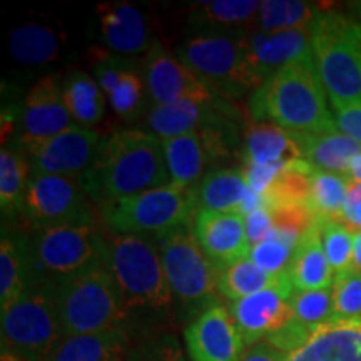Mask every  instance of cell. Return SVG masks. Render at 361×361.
<instances>
[{
	"label": "cell",
	"instance_id": "1",
	"mask_svg": "<svg viewBox=\"0 0 361 361\" xmlns=\"http://www.w3.org/2000/svg\"><path fill=\"white\" fill-rule=\"evenodd\" d=\"M78 183L99 207L166 186L171 178L161 139L139 129L117 130L102 139L92 164L79 176Z\"/></svg>",
	"mask_w": 361,
	"mask_h": 361
},
{
	"label": "cell",
	"instance_id": "2",
	"mask_svg": "<svg viewBox=\"0 0 361 361\" xmlns=\"http://www.w3.org/2000/svg\"><path fill=\"white\" fill-rule=\"evenodd\" d=\"M328 99L314 57L305 59L281 67L252 92L250 116L255 123H273L296 134L336 133Z\"/></svg>",
	"mask_w": 361,
	"mask_h": 361
},
{
	"label": "cell",
	"instance_id": "3",
	"mask_svg": "<svg viewBox=\"0 0 361 361\" xmlns=\"http://www.w3.org/2000/svg\"><path fill=\"white\" fill-rule=\"evenodd\" d=\"M308 30L316 69L333 109L361 106V20L322 11Z\"/></svg>",
	"mask_w": 361,
	"mask_h": 361
},
{
	"label": "cell",
	"instance_id": "4",
	"mask_svg": "<svg viewBox=\"0 0 361 361\" xmlns=\"http://www.w3.org/2000/svg\"><path fill=\"white\" fill-rule=\"evenodd\" d=\"M52 288L64 336L117 329L128 316L119 288L101 259L56 279Z\"/></svg>",
	"mask_w": 361,
	"mask_h": 361
},
{
	"label": "cell",
	"instance_id": "5",
	"mask_svg": "<svg viewBox=\"0 0 361 361\" xmlns=\"http://www.w3.org/2000/svg\"><path fill=\"white\" fill-rule=\"evenodd\" d=\"M176 57L213 92L239 97L263 85L252 67L246 29L194 32L176 49Z\"/></svg>",
	"mask_w": 361,
	"mask_h": 361
},
{
	"label": "cell",
	"instance_id": "6",
	"mask_svg": "<svg viewBox=\"0 0 361 361\" xmlns=\"http://www.w3.org/2000/svg\"><path fill=\"white\" fill-rule=\"evenodd\" d=\"M101 261L119 288L128 310H161L173 300L159 250L146 236L114 234L102 238Z\"/></svg>",
	"mask_w": 361,
	"mask_h": 361
},
{
	"label": "cell",
	"instance_id": "7",
	"mask_svg": "<svg viewBox=\"0 0 361 361\" xmlns=\"http://www.w3.org/2000/svg\"><path fill=\"white\" fill-rule=\"evenodd\" d=\"M197 186H166L121 197L101 206L104 224L114 234H162L189 226L197 211ZM197 214V213H196Z\"/></svg>",
	"mask_w": 361,
	"mask_h": 361
},
{
	"label": "cell",
	"instance_id": "8",
	"mask_svg": "<svg viewBox=\"0 0 361 361\" xmlns=\"http://www.w3.org/2000/svg\"><path fill=\"white\" fill-rule=\"evenodd\" d=\"M64 338L52 283H32L2 311V351L30 361H45Z\"/></svg>",
	"mask_w": 361,
	"mask_h": 361
},
{
	"label": "cell",
	"instance_id": "9",
	"mask_svg": "<svg viewBox=\"0 0 361 361\" xmlns=\"http://www.w3.org/2000/svg\"><path fill=\"white\" fill-rule=\"evenodd\" d=\"M37 231L57 226H94L96 214L78 179L54 174H30L24 211Z\"/></svg>",
	"mask_w": 361,
	"mask_h": 361
},
{
	"label": "cell",
	"instance_id": "10",
	"mask_svg": "<svg viewBox=\"0 0 361 361\" xmlns=\"http://www.w3.org/2000/svg\"><path fill=\"white\" fill-rule=\"evenodd\" d=\"M156 246L173 295L183 303H201L213 295L218 269L201 250L191 224L157 236Z\"/></svg>",
	"mask_w": 361,
	"mask_h": 361
},
{
	"label": "cell",
	"instance_id": "11",
	"mask_svg": "<svg viewBox=\"0 0 361 361\" xmlns=\"http://www.w3.org/2000/svg\"><path fill=\"white\" fill-rule=\"evenodd\" d=\"M101 245L102 236L94 226H57L39 231L29 252L45 273L59 279L101 259Z\"/></svg>",
	"mask_w": 361,
	"mask_h": 361
},
{
	"label": "cell",
	"instance_id": "12",
	"mask_svg": "<svg viewBox=\"0 0 361 361\" xmlns=\"http://www.w3.org/2000/svg\"><path fill=\"white\" fill-rule=\"evenodd\" d=\"M142 78L152 106L179 101H214V92L174 54L154 40L142 61Z\"/></svg>",
	"mask_w": 361,
	"mask_h": 361
},
{
	"label": "cell",
	"instance_id": "13",
	"mask_svg": "<svg viewBox=\"0 0 361 361\" xmlns=\"http://www.w3.org/2000/svg\"><path fill=\"white\" fill-rule=\"evenodd\" d=\"M101 142L97 130L74 126L54 137L27 144L25 149L32 173L78 179L92 164Z\"/></svg>",
	"mask_w": 361,
	"mask_h": 361
},
{
	"label": "cell",
	"instance_id": "14",
	"mask_svg": "<svg viewBox=\"0 0 361 361\" xmlns=\"http://www.w3.org/2000/svg\"><path fill=\"white\" fill-rule=\"evenodd\" d=\"M184 341L191 361H239L245 341L226 306H206L184 329Z\"/></svg>",
	"mask_w": 361,
	"mask_h": 361
},
{
	"label": "cell",
	"instance_id": "15",
	"mask_svg": "<svg viewBox=\"0 0 361 361\" xmlns=\"http://www.w3.org/2000/svg\"><path fill=\"white\" fill-rule=\"evenodd\" d=\"M78 126L67 111L62 87L56 78H42L32 85L19 111V141L27 146L54 137Z\"/></svg>",
	"mask_w": 361,
	"mask_h": 361
},
{
	"label": "cell",
	"instance_id": "16",
	"mask_svg": "<svg viewBox=\"0 0 361 361\" xmlns=\"http://www.w3.org/2000/svg\"><path fill=\"white\" fill-rule=\"evenodd\" d=\"M293 295V288L274 286L243 300L229 301L228 310L241 333L246 348L266 340L271 333L295 318L290 303Z\"/></svg>",
	"mask_w": 361,
	"mask_h": 361
},
{
	"label": "cell",
	"instance_id": "17",
	"mask_svg": "<svg viewBox=\"0 0 361 361\" xmlns=\"http://www.w3.org/2000/svg\"><path fill=\"white\" fill-rule=\"evenodd\" d=\"M192 231L201 250L218 271L250 258L251 245L245 214L197 211Z\"/></svg>",
	"mask_w": 361,
	"mask_h": 361
},
{
	"label": "cell",
	"instance_id": "18",
	"mask_svg": "<svg viewBox=\"0 0 361 361\" xmlns=\"http://www.w3.org/2000/svg\"><path fill=\"white\" fill-rule=\"evenodd\" d=\"M102 42L117 56H137L154 44L142 11L129 2H107L97 7Z\"/></svg>",
	"mask_w": 361,
	"mask_h": 361
},
{
	"label": "cell",
	"instance_id": "19",
	"mask_svg": "<svg viewBox=\"0 0 361 361\" xmlns=\"http://www.w3.org/2000/svg\"><path fill=\"white\" fill-rule=\"evenodd\" d=\"M247 47L252 67L263 84L281 67L313 59L310 30H286L278 34H264L259 30L247 32Z\"/></svg>",
	"mask_w": 361,
	"mask_h": 361
},
{
	"label": "cell",
	"instance_id": "20",
	"mask_svg": "<svg viewBox=\"0 0 361 361\" xmlns=\"http://www.w3.org/2000/svg\"><path fill=\"white\" fill-rule=\"evenodd\" d=\"M286 361H361V319H333L322 324Z\"/></svg>",
	"mask_w": 361,
	"mask_h": 361
},
{
	"label": "cell",
	"instance_id": "21",
	"mask_svg": "<svg viewBox=\"0 0 361 361\" xmlns=\"http://www.w3.org/2000/svg\"><path fill=\"white\" fill-rule=\"evenodd\" d=\"M286 274L295 291H316L333 286L335 273L324 255L322 234L314 218L293 251Z\"/></svg>",
	"mask_w": 361,
	"mask_h": 361
},
{
	"label": "cell",
	"instance_id": "22",
	"mask_svg": "<svg viewBox=\"0 0 361 361\" xmlns=\"http://www.w3.org/2000/svg\"><path fill=\"white\" fill-rule=\"evenodd\" d=\"M214 101H179L166 106H152L147 112V126L156 137L171 139L197 133L223 114Z\"/></svg>",
	"mask_w": 361,
	"mask_h": 361
},
{
	"label": "cell",
	"instance_id": "23",
	"mask_svg": "<svg viewBox=\"0 0 361 361\" xmlns=\"http://www.w3.org/2000/svg\"><path fill=\"white\" fill-rule=\"evenodd\" d=\"M296 139L301 157L311 168L324 173L348 176L351 161L361 154V144L340 130L328 134H296Z\"/></svg>",
	"mask_w": 361,
	"mask_h": 361
},
{
	"label": "cell",
	"instance_id": "24",
	"mask_svg": "<svg viewBox=\"0 0 361 361\" xmlns=\"http://www.w3.org/2000/svg\"><path fill=\"white\" fill-rule=\"evenodd\" d=\"M301 157L296 134L273 123H252L245 142V164H288Z\"/></svg>",
	"mask_w": 361,
	"mask_h": 361
},
{
	"label": "cell",
	"instance_id": "25",
	"mask_svg": "<svg viewBox=\"0 0 361 361\" xmlns=\"http://www.w3.org/2000/svg\"><path fill=\"white\" fill-rule=\"evenodd\" d=\"M162 151L171 183L180 188H196L206 164L213 161L207 144L200 133L162 139Z\"/></svg>",
	"mask_w": 361,
	"mask_h": 361
},
{
	"label": "cell",
	"instance_id": "26",
	"mask_svg": "<svg viewBox=\"0 0 361 361\" xmlns=\"http://www.w3.org/2000/svg\"><path fill=\"white\" fill-rule=\"evenodd\" d=\"M128 343L129 336L123 328L64 336L45 361H119L128 351Z\"/></svg>",
	"mask_w": 361,
	"mask_h": 361
},
{
	"label": "cell",
	"instance_id": "27",
	"mask_svg": "<svg viewBox=\"0 0 361 361\" xmlns=\"http://www.w3.org/2000/svg\"><path fill=\"white\" fill-rule=\"evenodd\" d=\"M197 211L241 213L247 184L241 169L209 171L197 184Z\"/></svg>",
	"mask_w": 361,
	"mask_h": 361
},
{
	"label": "cell",
	"instance_id": "28",
	"mask_svg": "<svg viewBox=\"0 0 361 361\" xmlns=\"http://www.w3.org/2000/svg\"><path fill=\"white\" fill-rule=\"evenodd\" d=\"M62 97L74 123L80 128L96 126L106 114V94L97 80L82 71H74L62 80Z\"/></svg>",
	"mask_w": 361,
	"mask_h": 361
},
{
	"label": "cell",
	"instance_id": "29",
	"mask_svg": "<svg viewBox=\"0 0 361 361\" xmlns=\"http://www.w3.org/2000/svg\"><path fill=\"white\" fill-rule=\"evenodd\" d=\"M258 0H211L200 2L192 8L189 25L194 32L200 30H238L241 25L252 24L258 16Z\"/></svg>",
	"mask_w": 361,
	"mask_h": 361
},
{
	"label": "cell",
	"instance_id": "30",
	"mask_svg": "<svg viewBox=\"0 0 361 361\" xmlns=\"http://www.w3.org/2000/svg\"><path fill=\"white\" fill-rule=\"evenodd\" d=\"M274 286L293 288V284L286 273L279 274V276H271V274L261 269L255 261L246 258L218 271L216 290L226 300L238 301Z\"/></svg>",
	"mask_w": 361,
	"mask_h": 361
},
{
	"label": "cell",
	"instance_id": "31",
	"mask_svg": "<svg viewBox=\"0 0 361 361\" xmlns=\"http://www.w3.org/2000/svg\"><path fill=\"white\" fill-rule=\"evenodd\" d=\"M32 258L25 247H20L4 234L0 243V308L7 310L16 303L34 283Z\"/></svg>",
	"mask_w": 361,
	"mask_h": 361
},
{
	"label": "cell",
	"instance_id": "32",
	"mask_svg": "<svg viewBox=\"0 0 361 361\" xmlns=\"http://www.w3.org/2000/svg\"><path fill=\"white\" fill-rule=\"evenodd\" d=\"M8 49L19 64L42 66L59 57L61 40L49 27L35 22H25L11 32Z\"/></svg>",
	"mask_w": 361,
	"mask_h": 361
},
{
	"label": "cell",
	"instance_id": "33",
	"mask_svg": "<svg viewBox=\"0 0 361 361\" xmlns=\"http://www.w3.org/2000/svg\"><path fill=\"white\" fill-rule=\"evenodd\" d=\"M30 159L19 149L2 146L0 151V207L4 216L24 211L27 188H29Z\"/></svg>",
	"mask_w": 361,
	"mask_h": 361
},
{
	"label": "cell",
	"instance_id": "34",
	"mask_svg": "<svg viewBox=\"0 0 361 361\" xmlns=\"http://www.w3.org/2000/svg\"><path fill=\"white\" fill-rule=\"evenodd\" d=\"M324 8L300 0H264L255 25L259 32L278 34L286 30H308L314 17Z\"/></svg>",
	"mask_w": 361,
	"mask_h": 361
},
{
	"label": "cell",
	"instance_id": "35",
	"mask_svg": "<svg viewBox=\"0 0 361 361\" xmlns=\"http://www.w3.org/2000/svg\"><path fill=\"white\" fill-rule=\"evenodd\" d=\"M348 184V176L314 171L311 176L308 201V209L313 218H326L343 223V207H345Z\"/></svg>",
	"mask_w": 361,
	"mask_h": 361
},
{
	"label": "cell",
	"instance_id": "36",
	"mask_svg": "<svg viewBox=\"0 0 361 361\" xmlns=\"http://www.w3.org/2000/svg\"><path fill=\"white\" fill-rule=\"evenodd\" d=\"M322 234V245L333 273L340 274L351 269L353 231L345 223L326 218H314Z\"/></svg>",
	"mask_w": 361,
	"mask_h": 361
},
{
	"label": "cell",
	"instance_id": "37",
	"mask_svg": "<svg viewBox=\"0 0 361 361\" xmlns=\"http://www.w3.org/2000/svg\"><path fill=\"white\" fill-rule=\"evenodd\" d=\"M147 89L142 75L135 72L134 66L126 72L117 87L107 96L112 111L126 123L135 121L142 114L144 104L147 101Z\"/></svg>",
	"mask_w": 361,
	"mask_h": 361
},
{
	"label": "cell",
	"instance_id": "38",
	"mask_svg": "<svg viewBox=\"0 0 361 361\" xmlns=\"http://www.w3.org/2000/svg\"><path fill=\"white\" fill-rule=\"evenodd\" d=\"M293 316L303 324L318 328L333 322V290L295 291L290 300Z\"/></svg>",
	"mask_w": 361,
	"mask_h": 361
},
{
	"label": "cell",
	"instance_id": "39",
	"mask_svg": "<svg viewBox=\"0 0 361 361\" xmlns=\"http://www.w3.org/2000/svg\"><path fill=\"white\" fill-rule=\"evenodd\" d=\"M333 319H361V273L343 271L333 281Z\"/></svg>",
	"mask_w": 361,
	"mask_h": 361
},
{
	"label": "cell",
	"instance_id": "40",
	"mask_svg": "<svg viewBox=\"0 0 361 361\" xmlns=\"http://www.w3.org/2000/svg\"><path fill=\"white\" fill-rule=\"evenodd\" d=\"M295 246L279 238L276 233L271 231V234L259 245L252 246L250 252V259L255 261L261 269L271 274V276H279L286 273L288 264H290Z\"/></svg>",
	"mask_w": 361,
	"mask_h": 361
},
{
	"label": "cell",
	"instance_id": "41",
	"mask_svg": "<svg viewBox=\"0 0 361 361\" xmlns=\"http://www.w3.org/2000/svg\"><path fill=\"white\" fill-rule=\"evenodd\" d=\"M316 329L318 328H311L308 324H303L298 322L296 318H293L276 331L271 333L264 341H268L273 348L281 351V353L291 355L303 348L306 343L311 340V336L314 335Z\"/></svg>",
	"mask_w": 361,
	"mask_h": 361
},
{
	"label": "cell",
	"instance_id": "42",
	"mask_svg": "<svg viewBox=\"0 0 361 361\" xmlns=\"http://www.w3.org/2000/svg\"><path fill=\"white\" fill-rule=\"evenodd\" d=\"M129 361H188L180 350L179 343L171 336L149 341L135 348L129 356Z\"/></svg>",
	"mask_w": 361,
	"mask_h": 361
},
{
	"label": "cell",
	"instance_id": "43",
	"mask_svg": "<svg viewBox=\"0 0 361 361\" xmlns=\"http://www.w3.org/2000/svg\"><path fill=\"white\" fill-rule=\"evenodd\" d=\"M290 164V162H288ZM288 164H268V166H252V164H245L243 168V174H245L246 184L251 191L264 194L266 189H268L273 180L278 178V174L286 168Z\"/></svg>",
	"mask_w": 361,
	"mask_h": 361
},
{
	"label": "cell",
	"instance_id": "44",
	"mask_svg": "<svg viewBox=\"0 0 361 361\" xmlns=\"http://www.w3.org/2000/svg\"><path fill=\"white\" fill-rule=\"evenodd\" d=\"M245 224L251 247L259 245L273 231V218H271L268 207H259V209L247 213L245 216Z\"/></svg>",
	"mask_w": 361,
	"mask_h": 361
},
{
	"label": "cell",
	"instance_id": "45",
	"mask_svg": "<svg viewBox=\"0 0 361 361\" xmlns=\"http://www.w3.org/2000/svg\"><path fill=\"white\" fill-rule=\"evenodd\" d=\"M335 121L340 133L361 144V106H346L335 109Z\"/></svg>",
	"mask_w": 361,
	"mask_h": 361
},
{
	"label": "cell",
	"instance_id": "46",
	"mask_svg": "<svg viewBox=\"0 0 361 361\" xmlns=\"http://www.w3.org/2000/svg\"><path fill=\"white\" fill-rule=\"evenodd\" d=\"M343 223L351 231L361 229V184L350 179L348 191H346L345 207H343Z\"/></svg>",
	"mask_w": 361,
	"mask_h": 361
},
{
	"label": "cell",
	"instance_id": "47",
	"mask_svg": "<svg viewBox=\"0 0 361 361\" xmlns=\"http://www.w3.org/2000/svg\"><path fill=\"white\" fill-rule=\"evenodd\" d=\"M286 358L288 355L273 348L268 341L263 340L250 346V348H246L245 355L241 356L239 361H286Z\"/></svg>",
	"mask_w": 361,
	"mask_h": 361
},
{
	"label": "cell",
	"instance_id": "48",
	"mask_svg": "<svg viewBox=\"0 0 361 361\" xmlns=\"http://www.w3.org/2000/svg\"><path fill=\"white\" fill-rule=\"evenodd\" d=\"M351 269L361 273V229L353 231V255H351Z\"/></svg>",
	"mask_w": 361,
	"mask_h": 361
},
{
	"label": "cell",
	"instance_id": "49",
	"mask_svg": "<svg viewBox=\"0 0 361 361\" xmlns=\"http://www.w3.org/2000/svg\"><path fill=\"white\" fill-rule=\"evenodd\" d=\"M348 178L355 183L361 184V154L356 156L353 161H351L350 171H348Z\"/></svg>",
	"mask_w": 361,
	"mask_h": 361
},
{
	"label": "cell",
	"instance_id": "50",
	"mask_svg": "<svg viewBox=\"0 0 361 361\" xmlns=\"http://www.w3.org/2000/svg\"><path fill=\"white\" fill-rule=\"evenodd\" d=\"M2 361H30V360H25L22 358V356L16 355V353H11V351H2Z\"/></svg>",
	"mask_w": 361,
	"mask_h": 361
},
{
	"label": "cell",
	"instance_id": "51",
	"mask_svg": "<svg viewBox=\"0 0 361 361\" xmlns=\"http://www.w3.org/2000/svg\"><path fill=\"white\" fill-rule=\"evenodd\" d=\"M351 11H353L356 16H358V19L361 20V2H355L351 4Z\"/></svg>",
	"mask_w": 361,
	"mask_h": 361
},
{
	"label": "cell",
	"instance_id": "52",
	"mask_svg": "<svg viewBox=\"0 0 361 361\" xmlns=\"http://www.w3.org/2000/svg\"><path fill=\"white\" fill-rule=\"evenodd\" d=\"M119 361H124V360H119Z\"/></svg>",
	"mask_w": 361,
	"mask_h": 361
}]
</instances>
